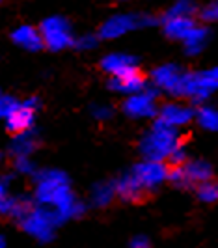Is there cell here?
<instances>
[{"label": "cell", "instance_id": "6da1fadb", "mask_svg": "<svg viewBox=\"0 0 218 248\" xmlns=\"http://www.w3.org/2000/svg\"><path fill=\"white\" fill-rule=\"evenodd\" d=\"M32 202L52 211L62 224L86 213V205L77 196L69 175L60 168H37L32 177Z\"/></svg>", "mask_w": 218, "mask_h": 248}, {"label": "cell", "instance_id": "7a4b0ae2", "mask_svg": "<svg viewBox=\"0 0 218 248\" xmlns=\"http://www.w3.org/2000/svg\"><path fill=\"white\" fill-rule=\"evenodd\" d=\"M170 166L166 162L155 161H138L114 179L116 198L125 203L142 202L145 196L160 190L168 183Z\"/></svg>", "mask_w": 218, "mask_h": 248}, {"label": "cell", "instance_id": "3957f363", "mask_svg": "<svg viewBox=\"0 0 218 248\" xmlns=\"http://www.w3.org/2000/svg\"><path fill=\"white\" fill-rule=\"evenodd\" d=\"M183 142L181 131L171 129L158 120H153L151 125L140 135L138 153L144 161L168 162L173 149Z\"/></svg>", "mask_w": 218, "mask_h": 248}, {"label": "cell", "instance_id": "277c9868", "mask_svg": "<svg viewBox=\"0 0 218 248\" xmlns=\"http://www.w3.org/2000/svg\"><path fill=\"white\" fill-rule=\"evenodd\" d=\"M218 88L217 67H202V69H187L183 77L181 99L190 103L192 107H200L211 103Z\"/></svg>", "mask_w": 218, "mask_h": 248}, {"label": "cell", "instance_id": "5b68a950", "mask_svg": "<svg viewBox=\"0 0 218 248\" xmlns=\"http://www.w3.org/2000/svg\"><path fill=\"white\" fill-rule=\"evenodd\" d=\"M15 222L19 224V228L30 239H34L41 245L50 243L56 237L58 228L62 226V222L58 220V217L54 213L41 207V205H36L34 202L28 205V209Z\"/></svg>", "mask_w": 218, "mask_h": 248}, {"label": "cell", "instance_id": "8992f818", "mask_svg": "<svg viewBox=\"0 0 218 248\" xmlns=\"http://www.w3.org/2000/svg\"><path fill=\"white\" fill-rule=\"evenodd\" d=\"M41 41H43V49L50 52H63L67 49H73V41H75V28L73 23L63 17V15H48L45 17L39 26H37Z\"/></svg>", "mask_w": 218, "mask_h": 248}, {"label": "cell", "instance_id": "52a82bcc", "mask_svg": "<svg viewBox=\"0 0 218 248\" xmlns=\"http://www.w3.org/2000/svg\"><path fill=\"white\" fill-rule=\"evenodd\" d=\"M185 71L187 69L179 63L164 62L151 67V71L145 77L149 88H153L158 95H166L168 99H181Z\"/></svg>", "mask_w": 218, "mask_h": 248}, {"label": "cell", "instance_id": "ba28073f", "mask_svg": "<svg viewBox=\"0 0 218 248\" xmlns=\"http://www.w3.org/2000/svg\"><path fill=\"white\" fill-rule=\"evenodd\" d=\"M215 179V166L207 159H200V157H190L188 161L181 164V166H173L168 172V183L173 185L175 188H194L200 183L205 181H213Z\"/></svg>", "mask_w": 218, "mask_h": 248}, {"label": "cell", "instance_id": "9c48e42d", "mask_svg": "<svg viewBox=\"0 0 218 248\" xmlns=\"http://www.w3.org/2000/svg\"><path fill=\"white\" fill-rule=\"evenodd\" d=\"M158 105H160V95L153 88L147 86L134 95L123 97L120 110L125 118L134 122H153L157 118Z\"/></svg>", "mask_w": 218, "mask_h": 248}, {"label": "cell", "instance_id": "30bf717a", "mask_svg": "<svg viewBox=\"0 0 218 248\" xmlns=\"http://www.w3.org/2000/svg\"><path fill=\"white\" fill-rule=\"evenodd\" d=\"M140 30V13L138 12H120L107 17L97 30L101 41H116L129 36L131 32Z\"/></svg>", "mask_w": 218, "mask_h": 248}, {"label": "cell", "instance_id": "8fae6325", "mask_svg": "<svg viewBox=\"0 0 218 248\" xmlns=\"http://www.w3.org/2000/svg\"><path fill=\"white\" fill-rule=\"evenodd\" d=\"M155 120L162 122L171 129L181 131V129L194 124V107L183 99H168L158 105Z\"/></svg>", "mask_w": 218, "mask_h": 248}, {"label": "cell", "instance_id": "7c38bea8", "mask_svg": "<svg viewBox=\"0 0 218 248\" xmlns=\"http://www.w3.org/2000/svg\"><path fill=\"white\" fill-rule=\"evenodd\" d=\"M39 110H41V99L37 95H28V97L21 99L19 108L4 122L6 131L10 135H17V133H24V131L34 129Z\"/></svg>", "mask_w": 218, "mask_h": 248}, {"label": "cell", "instance_id": "4fadbf2b", "mask_svg": "<svg viewBox=\"0 0 218 248\" xmlns=\"http://www.w3.org/2000/svg\"><path fill=\"white\" fill-rule=\"evenodd\" d=\"M99 67L107 77H120V75L140 71V58L133 52L112 50L101 56Z\"/></svg>", "mask_w": 218, "mask_h": 248}, {"label": "cell", "instance_id": "5bb4252c", "mask_svg": "<svg viewBox=\"0 0 218 248\" xmlns=\"http://www.w3.org/2000/svg\"><path fill=\"white\" fill-rule=\"evenodd\" d=\"M149 86L147 84V77L142 71H133V73L120 75V77H109L107 88L112 93L121 95V97H129L138 92H142Z\"/></svg>", "mask_w": 218, "mask_h": 248}, {"label": "cell", "instance_id": "9a60e30c", "mask_svg": "<svg viewBox=\"0 0 218 248\" xmlns=\"http://www.w3.org/2000/svg\"><path fill=\"white\" fill-rule=\"evenodd\" d=\"M211 41H213V28L196 23V26H194L192 30L187 34V37L181 41L183 52H185V56H188V58H198V56H202V54L205 52Z\"/></svg>", "mask_w": 218, "mask_h": 248}, {"label": "cell", "instance_id": "2e32d148", "mask_svg": "<svg viewBox=\"0 0 218 248\" xmlns=\"http://www.w3.org/2000/svg\"><path fill=\"white\" fill-rule=\"evenodd\" d=\"M10 39L15 47H19L24 52H41L43 49V41H41V34L37 30L36 25H30V23H23V25L15 26L10 34Z\"/></svg>", "mask_w": 218, "mask_h": 248}, {"label": "cell", "instance_id": "e0dca14e", "mask_svg": "<svg viewBox=\"0 0 218 248\" xmlns=\"http://www.w3.org/2000/svg\"><path fill=\"white\" fill-rule=\"evenodd\" d=\"M39 146H41V137H39V131L34 127L30 131L12 135V140L8 144V153L12 159H15V157H34V153L39 149Z\"/></svg>", "mask_w": 218, "mask_h": 248}, {"label": "cell", "instance_id": "ac0fdd59", "mask_svg": "<svg viewBox=\"0 0 218 248\" xmlns=\"http://www.w3.org/2000/svg\"><path fill=\"white\" fill-rule=\"evenodd\" d=\"M116 198V186H114V179H103V181H97L90 188V194H88V203L95 209H105L114 203Z\"/></svg>", "mask_w": 218, "mask_h": 248}, {"label": "cell", "instance_id": "d6986e66", "mask_svg": "<svg viewBox=\"0 0 218 248\" xmlns=\"http://www.w3.org/2000/svg\"><path fill=\"white\" fill-rule=\"evenodd\" d=\"M160 30L162 34L171 39V41H179L187 37V34L196 26V19L190 17H171V19H160Z\"/></svg>", "mask_w": 218, "mask_h": 248}, {"label": "cell", "instance_id": "ffe728a7", "mask_svg": "<svg viewBox=\"0 0 218 248\" xmlns=\"http://www.w3.org/2000/svg\"><path fill=\"white\" fill-rule=\"evenodd\" d=\"M194 124L205 133H215L218 129V112L213 103L194 107Z\"/></svg>", "mask_w": 218, "mask_h": 248}, {"label": "cell", "instance_id": "44dd1931", "mask_svg": "<svg viewBox=\"0 0 218 248\" xmlns=\"http://www.w3.org/2000/svg\"><path fill=\"white\" fill-rule=\"evenodd\" d=\"M198 2L196 0H173L168 8L164 10V13L160 15V19H171V17H196L198 12Z\"/></svg>", "mask_w": 218, "mask_h": 248}, {"label": "cell", "instance_id": "7402d4cb", "mask_svg": "<svg viewBox=\"0 0 218 248\" xmlns=\"http://www.w3.org/2000/svg\"><path fill=\"white\" fill-rule=\"evenodd\" d=\"M196 23H200V25H205V26H211L215 25L218 21V2L217 0H209L205 4H202V6H198V12H196Z\"/></svg>", "mask_w": 218, "mask_h": 248}, {"label": "cell", "instance_id": "603a6c76", "mask_svg": "<svg viewBox=\"0 0 218 248\" xmlns=\"http://www.w3.org/2000/svg\"><path fill=\"white\" fill-rule=\"evenodd\" d=\"M99 45H101V39L97 36V32H82L75 36V41H73V49L78 52H93L99 49Z\"/></svg>", "mask_w": 218, "mask_h": 248}, {"label": "cell", "instance_id": "cb8c5ba5", "mask_svg": "<svg viewBox=\"0 0 218 248\" xmlns=\"http://www.w3.org/2000/svg\"><path fill=\"white\" fill-rule=\"evenodd\" d=\"M12 170L13 174L32 179L37 172V164L34 161V157H15V159H12Z\"/></svg>", "mask_w": 218, "mask_h": 248}, {"label": "cell", "instance_id": "d4e9b609", "mask_svg": "<svg viewBox=\"0 0 218 248\" xmlns=\"http://www.w3.org/2000/svg\"><path fill=\"white\" fill-rule=\"evenodd\" d=\"M194 192H196V198L200 200L202 203H205V205H213L218 200V186L215 183V179L196 185L194 186Z\"/></svg>", "mask_w": 218, "mask_h": 248}, {"label": "cell", "instance_id": "484cf974", "mask_svg": "<svg viewBox=\"0 0 218 248\" xmlns=\"http://www.w3.org/2000/svg\"><path fill=\"white\" fill-rule=\"evenodd\" d=\"M21 105V99L13 93H8V92H0V122H6L13 112L19 108Z\"/></svg>", "mask_w": 218, "mask_h": 248}, {"label": "cell", "instance_id": "4316f807", "mask_svg": "<svg viewBox=\"0 0 218 248\" xmlns=\"http://www.w3.org/2000/svg\"><path fill=\"white\" fill-rule=\"evenodd\" d=\"M114 114H116V108L110 103H92V107H90V116L99 124L110 122L114 118Z\"/></svg>", "mask_w": 218, "mask_h": 248}, {"label": "cell", "instance_id": "83f0119b", "mask_svg": "<svg viewBox=\"0 0 218 248\" xmlns=\"http://www.w3.org/2000/svg\"><path fill=\"white\" fill-rule=\"evenodd\" d=\"M188 159H190V151H188L187 142L183 140L181 144L173 149V153L170 155V159H168V162H166V164H168L170 168H173V166H181V164H185Z\"/></svg>", "mask_w": 218, "mask_h": 248}, {"label": "cell", "instance_id": "f1b7e54d", "mask_svg": "<svg viewBox=\"0 0 218 248\" xmlns=\"http://www.w3.org/2000/svg\"><path fill=\"white\" fill-rule=\"evenodd\" d=\"M13 177L10 174H0V202L4 198H8L10 194H13L12 190Z\"/></svg>", "mask_w": 218, "mask_h": 248}, {"label": "cell", "instance_id": "f546056e", "mask_svg": "<svg viewBox=\"0 0 218 248\" xmlns=\"http://www.w3.org/2000/svg\"><path fill=\"white\" fill-rule=\"evenodd\" d=\"M127 248H151V241L145 235H134L129 241V247Z\"/></svg>", "mask_w": 218, "mask_h": 248}, {"label": "cell", "instance_id": "4dcf8cb0", "mask_svg": "<svg viewBox=\"0 0 218 248\" xmlns=\"http://www.w3.org/2000/svg\"><path fill=\"white\" fill-rule=\"evenodd\" d=\"M0 248H8V243H6V237L0 233Z\"/></svg>", "mask_w": 218, "mask_h": 248}, {"label": "cell", "instance_id": "1f68e13d", "mask_svg": "<svg viewBox=\"0 0 218 248\" xmlns=\"http://www.w3.org/2000/svg\"><path fill=\"white\" fill-rule=\"evenodd\" d=\"M6 159V155H4V151H0V166H2V162Z\"/></svg>", "mask_w": 218, "mask_h": 248}, {"label": "cell", "instance_id": "d6a6232c", "mask_svg": "<svg viewBox=\"0 0 218 248\" xmlns=\"http://www.w3.org/2000/svg\"><path fill=\"white\" fill-rule=\"evenodd\" d=\"M118 2H131V0H118Z\"/></svg>", "mask_w": 218, "mask_h": 248}, {"label": "cell", "instance_id": "836d02e7", "mask_svg": "<svg viewBox=\"0 0 218 248\" xmlns=\"http://www.w3.org/2000/svg\"><path fill=\"white\" fill-rule=\"evenodd\" d=\"M2 2H4V0H0V4H2Z\"/></svg>", "mask_w": 218, "mask_h": 248}]
</instances>
